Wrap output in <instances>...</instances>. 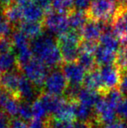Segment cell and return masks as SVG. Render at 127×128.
Listing matches in <instances>:
<instances>
[{
	"mask_svg": "<svg viewBox=\"0 0 127 128\" xmlns=\"http://www.w3.org/2000/svg\"><path fill=\"white\" fill-rule=\"evenodd\" d=\"M31 47L34 58L42 62L51 70L61 67L63 64L58 41L53 36L44 33L31 41Z\"/></svg>",
	"mask_w": 127,
	"mask_h": 128,
	"instance_id": "6da1fadb",
	"label": "cell"
},
{
	"mask_svg": "<svg viewBox=\"0 0 127 128\" xmlns=\"http://www.w3.org/2000/svg\"><path fill=\"white\" fill-rule=\"evenodd\" d=\"M63 63L77 62L82 39L78 32L68 30L57 38Z\"/></svg>",
	"mask_w": 127,
	"mask_h": 128,
	"instance_id": "7a4b0ae2",
	"label": "cell"
},
{
	"mask_svg": "<svg viewBox=\"0 0 127 128\" xmlns=\"http://www.w3.org/2000/svg\"><path fill=\"white\" fill-rule=\"evenodd\" d=\"M118 10L116 0H92L86 12L89 18L110 24Z\"/></svg>",
	"mask_w": 127,
	"mask_h": 128,
	"instance_id": "3957f363",
	"label": "cell"
},
{
	"mask_svg": "<svg viewBox=\"0 0 127 128\" xmlns=\"http://www.w3.org/2000/svg\"><path fill=\"white\" fill-rule=\"evenodd\" d=\"M20 71L26 78L41 92L51 69L42 62L33 58L29 63L21 68Z\"/></svg>",
	"mask_w": 127,
	"mask_h": 128,
	"instance_id": "277c9868",
	"label": "cell"
},
{
	"mask_svg": "<svg viewBox=\"0 0 127 128\" xmlns=\"http://www.w3.org/2000/svg\"><path fill=\"white\" fill-rule=\"evenodd\" d=\"M42 24L44 30L56 38L70 30L67 13L56 12L54 10L46 12Z\"/></svg>",
	"mask_w": 127,
	"mask_h": 128,
	"instance_id": "5b68a950",
	"label": "cell"
},
{
	"mask_svg": "<svg viewBox=\"0 0 127 128\" xmlns=\"http://www.w3.org/2000/svg\"><path fill=\"white\" fill-rule=\"evenodd\" d=\"M68 86V81L62 72L61 67H58L50 71L41 92L53 96L64 97Z\"/></svg>",
	"mask_w": 127,
	"mask_h": 128,
	"instance_id": "8992f818",
	"label": "cell"
},
{
	"mask_svg": "<svg viewBox=\"0 0 127 128\" xmlns=\"http://www.w3.org/2000/svg\"><path fill=\"white\" fill-rule=\"evenodd\" d=\"M11 40L13 43L14 52L17 57L18 69L20 70L23 66H25L33 58L31 47V41L18 30H14L11 36Z\"/></svg>",
	"mask_w": 127,
	"mask_h": 128,
	"instance_id": "52a82bcc",
	"label": "cell"
},
{
	"mask_svg": "<svg viewBox=\"0 0 127 128\" xmlns=\"http://www.w3.org/2000/svg\"><path fill=\"white\" fill-rule=\"evenodd\" d=\"M109 24H110L89 18L79 33L81 39L83 41L98 43Z\"/></svg>",
	"mask_w": 127,
	"mask_h": 128,
	"instance_id": "ba28073f",
	"label": "cell"
},
{
	"mask_svg": "<svg viewBox=\"0 0 127 128\" xmlns=\"http://www.w3.org/2000/svg\"><path fill=\"white\" fill-rule=\"evenodd\" d=\"M61 70L70 86L82 87L86 71L78 61L72 63H63L61 66Z\"/></svg>",
	"mask_w": 127,
	"mask_h": 128,
	"instance_id": "9c48e42d",
	"label": "cell"
},
{
	"mask_svg": "<svg viewBox=\"0 0 127 128\" xmlns=\"http://www.w3.org/2000/svg\"><path fill=\"white\" fill-rule=\"evenodd\" d=\"M111 28L122 46H127V8L119 9L111 22Z\"/></svg>",
	"mask_w": 127,
	"mask_h": 128,
	"instance_id": "30bf717a",
	"label": "cell"
},
{
	"mask_svg": "<svg viewBox=\"0 0 127 128\" xmlns=\"http://www.w3.org/2000/svg\"><path fill=\"white\" fill-rule=\"evenodd\" d=\"M78 106V100H66L63 106L57 111V112L51 118L58 122L72 124L76 121V110Z\"/></svg>",
	"mask_w": 127,
	"mask_h": 128,
	"instance_id": "8fae6325",
	"label": "cell"
},
{
	"mask_svg": "<svg viewBox=\"0 0 127 128\" xmlns=\"http://www.w3.org/2000/svg\"><path fill=\"white\" fill-rule=\"evenodd\" d=\"M99 71L102 83L104 86V90H105L104 94L106 92L118 87L119 77H120V71L115 64L102 66V67H99Z\"/></svg>",
	"mask_w": 127,
	"mask_h": 128,
	"instance_id": "7c38bea8",
	"label": "cell"
},
{
	"mask_svg": "<svg viewBox=\"0 0 127 128\" xmlns=\"http://www.w3.org/2000/svg\"><path fill=\"white\" fill-rule=\"evenodd\" d=\"M21 101L9 92L0 88V110L4 112L9 117L14 118L18 114Z\"/></svg>",
	"mask_w": 127,
	"mask_h": 128,
	"instance_id": "4fadbf2b",
	"label": "cell"
},
{
	"mask_svg": "<svg viewBox=\"0 0 127 128\" xmlns=\"http://www.w3.org/2000/svg\"><path fill=\"white\" fill-rule=\"evenodd\" d=\"M23 73L19 69L0 74V88L9 92L17 98L20 78Z\"/></svg>",
	"mask_w": 127,
	"mask_h": 128,
	"instance_id": "5bb4252c",
	"label": "cell"
},
{
	"mask_svg": "<svg viewBox=\"0 0 127 128\" xmlns=\"http://www.w3.org/2000/svg\"><path fill=\"white\" fill-rule=\"evenodd\" d=\"M82 87H84L85 89L98 92L101 95L104 94L105 90H104V86L103 83H102L101 75H100V71L98 66L96 67L95 69L86 72Z\"/></svg>",
	"mask_w": 127,
	"mask_h": 128,
	"instance_id": "9a60e30c",
	"label": "cell"
},
{
	"mask_svg": "<svg viewBox=\"0 0 127 128\" xmlns=\"http://www.w3.org/2000/svg\"><path fill=\"white\" fill-rule=\"evenodd\" d=\"M37 98L42 102L48 114L51 117H52L57 112V111L63 106V104L66 100L64 97L53 96V95H50L44 92H40Z\"/></svg>",
	"mask_w": 127,
	"mask_h": 128,
	"instance_id": "2e32d148",
	"label": "cell"
},
{
	"mask_svg": "<svg viewBox=\"0 0 127 128\" xmlns=\"http://www.w3.org/2000/svg\"><path fill=\"white\" fill-rule=\"evenodd\" d=\"M17 30L21 32L28 39L35 40L44 33V29L42 23L23 21L17 26Z\"/></svg>",
	"mask_w": 127,
	"mask_h": 128,
	"instance_id": "e0dca14e",
	"label": "cell"
},
{
	"mask_svg": "<svg viewBox=\"0 0 127 128\" xmlns=\"http://www.w3.org/2000/svg\"><path fill=\"white\" fill-rule=\"evenodd\" d=\"M68 17V24H69L70 30L80 33L82 28L89 19L86 12L78 10H72L67 13Z\"/></svg>",
	"mask_w": 127,
	"mask_h": 128,
	"instance_id": "ac0fdd59",
	"label": "cell"
},
{
	"mask_svg": "<svg viewBox=\"0 0 127 128\" xmlns=\"http://www.w3.org/2000/svg\"><path fill=\"white\" fill-rule=\"evenodd\" d=\"M118 52H115L112 49H109L103 46L98 44V48L95 53V60L97 66L102 67V66H111L115 64L116 56Z\"/></svg>",
	"mask_w": 127,
	"mask_h": 128,
	"instance_id": "d6986e66",
	"label": "cell"
},
{
	"mask_svg": "<svg viewBox=\"0 0 127 128\" xmlns=\"http://www.w3.org/2000/svg\"><path fill=\"white\" fill-rule=\"evenodd\" d=\"M22 10L24 21L42 23L45 16L44 10L32 1L22 7Z\"/></svg>",
	"mask_w": 127,
	"mask_h": 128,
	"instance_id": "ffe728a7",
	"label": "cell"
},
{
	"mask_svg": "<svg viewBox=\"0 0 127 128\" xmlns=\"http://www.w3.org/2000/svg\"><path fill=\"white\" fill-rule=\"evenodd\" d=\"M3 15L13 26H17L21 22L24 21L22 7L17 5L16 3H13L6 8H3Z\"/></svg>",
	"mask_w": 127,
	"mask_h": 128,
	"instance_id": "44dd1931",
	"label": "cell"
},
{
	"mask_svg": "<svg viewBox=\"0 0 127 128\" xmlns=\"http://www.w3.org/2000/svg\"><path fill=\"white\" fill-rule=\"evenodd\" d=\"M101 96L102 95L98 92L82 88L78 93L77 100L79 104L94 109V106L98 101V100L101 98Z\"/></svg>",
	"mask_w": 127,
	"mask_h": 128,
	"instance_id": "7402d4cb",
	"label": "cell"
},
{
	"mask_svg": "<svg viewBox=\"0 0 127 128\" xmlns=\"http://www.w3.org/2000/svg\"><path fill=\"white\" fill-rule=\"evenodd\" d=\"M17 69H18V66L15 52L0 54V72H8Z\"/></svg>",
	"mask_w": 127,
	"mask_h": 128,
	"instance_id": "603a6c76",
	"label": "cell"
},
{
	"mask_svg": "<svg viewBox=\"0 0 127 128\" xmlns=\"http://www.w3.org/2000/svg\"><path fill=\"white\" fill-rule=\"evenodd\" d=\"M31 111H32V116H33V120H47L48 118H51L49 114H48L47 111H46L45 107L42 102L37 98L33 103L31 104Z\"/></svg>",
	"mask_w": 127,
	"mask_h": 128,
	"instance_id": "cb8c5ba5",
	"label": "cell"
},
{
	"mask_svg": "<svg viewBox=\"0 0 127 128\" xmlns=\"http://www.w3.org/2000/svg\"><path fill=\"white\" fill-rule=\"evenodd\" d=\"M102 96L105 97V98L106 100V101L109 103V104H110L112 107H113L115 110L117 109L118 106L120 104V102L122 101V100L125 97L118 87L113 88V89L106 92L104 95H102Z\"/></svg>",
	"mask_w": 127,
	"mask_h": 128,
	"instance_id": "d4e9b609",
	"label": "cell"
},
{
	"mask_svg": "<svg viewBox=\"0 0 127 128\" xmlns=\"http://www.w3.org/2000/svg\"><path fill=\"white\" fill-rule=\"evenodd\" d=\"M74 0H52V10L69 13L74 10Z\"/></svg>",
	"mask_w": 127,
	"mask_h": 128,
	"instance_id": "484cf974",
	"label": "cell"
},
{
	"mask_svg": "<svg viewBox=\"0 0 127 128\" xmlns=\"http://www.w3.org/2000/svg\"><path fill=\"white\" fill-rule=\"evenodd\" d=\"M18 118L24 122H31L33 120V116H32V111H31V104L26 102L21 101L20 106H19L18 110Z\"/></svg>",
	"mask_w": 127,
	"mask_h": 128,
	"instance_id": "4316f807",
	"label": "cell"
},
{
	"mask_svg": "<svg viewBox=\"0 0 127 128\" xmlns=\"http://www.w3.org/2000/svg\"><path fill=\"white\" fill-rule=\"evenodd\" d=\"M13 32V26L5 18L3 14L0 15V38H10Z\"/></svg>",
	"mask_w": 127,
	"mask_h": 128,
	"instance_id": "83f0119b",
	"label": "cell"
},
{
	"mask_svg": "<svg viewBox=\"0 0 127 128\" xmlns=\"http://www.w3.org/2000/svg\"><path fill=\"white\" fill-rule=\"evenodd\" d=\"M115 64L119 70L127 68V46H122L119 50L116 56Z\"/></svg>",
	"mask_w": 127,
	"mask_h": 128,
	"instance_id": "f1b7e54d",
	"label": "cell"
},
{
	"mask_svg": "<svg viewBox=\"0 0 127 128\" xmlns=\"http://www.w3.org/2000/svg\"><path fill=\"white\" fill-rule=\"evenodd\" d=\"M14 52L13 43L10 38H0V54Z\"/></svg>",
	"mask_w": 127,
	"mask_h": 128,
	"instance_id": "f546056e",
	"label": "cell"
},
{
	"mask_svg": "<svg viewBox=\"0 0 127 128\" xmlns=\"http://www.w3.org/2000/svg\"><path fill=\"white\" fill-rule=\"evenodd\" d=\"M116 113L119 120L127 123V97H124L116 109Z\"/></svg>",
	"mask_w": 127,
	"mask_h": 128,
	"instance_id": "4dcf8cb0",
	"label": "cell"
},
{
	"mask_svg": "<svg viewBox=\"0 0 127 128\" xmlns=\"http://www.w3.org/2000/svg\"><path fill=\"white\" fill-rule=\"evenodd\" d=\"M119 71H120V77H119L118 88L125 97H127V68Z\"/></svg>",
	"mask_w": 127,
	"mask_h": 128,
	"instance_id": "1f68e13d",
	"label": "cell"
},
{
	"mask_svg": "<svg viewBox=\"0 0 127 128\" xmlns=\"http://www.w3.org/2000/svg\"><path fill=\"white\" fill-rule=\"evenodd\" d=\"M92 0H74V8L78 10L87 12Z\"/></svg>",
	"mask_w": 127,
	"mask_h": 128,
	"instance_id": "d6a6232c",
	"label": "cell"
},
{
	"mask_svg": "<svg viewBox=\"0 0 127 128\" xmlns=\"http://www.w3.org/2000/svg\"><path fill=\"white\" fill-rule=\"evenodd\" d=\"M51 118H48L47 120H32L29 123V128H48L49 122Z\"/></svg>",
	"mask_w": 127,
	"mask_h": 128,
	"instance_id": "836d02e7",
	"label": "cell"
},
{
	"mask_svg": "<svg viewBox=\"0 0 127 128\" xmlns=\"http://www.w3.org/2000/svg\"><path fill=\"white\" fill-rule=\"evenodd\" d=\"M32 2L37 4L46 12L52 10V0H32Z\"/></svg>",
	"mask_w": 127,
	"mask_h": 128,
	"instance_id": "e575fe53",
	"label": "cell"
},
{
	"mask_svg": "<svg viewBox=\"0 0 127 128\" xmlns=\"http://www.w3.org/2000/svg\"><path fill=\"white\" fill-rule=\"evenodd\" d=\"M9 128H29V126L26 124V122L21 120L18 118H14L10 120Z\"/></svg>",
	"mask_w": 127,
	"mask_h": 128,
	"instance_id": "d590c367",
	"label": "cell"
},
{
	"mask_svg": "<svg viewBox=\"0 0 127 128\" xmlns=\"http://www.w3.org/2000/svg\"><path fill=\"white\" fill-rule=\"evenodd\" d=\"M10 120V117H9L4 112L0 110V128H9Z\"/></svg>",
	"mask_w": 127,
	"mask_h": 128,
	"instance_id": "8d00e7d4",
	"label": "cell"
},
{
	"mask_svg": "<svg viewBox=\"0 0 127 128\" xmlns=\"http://www.w3.org/2000/svg\"><path fill=\"white\" fill-rule=\"evenodd\" d=\"M72 128H95L93 121H75L72 123Z\"/></svg>",
	"mask_w": 127,
	"mask_h": 128,
	"instance_id": "74e56055",
	"label": "cell"
},
{
	"mask_svg": "<svg viewBox=\"0 0 127 128\" xmlns=\"http://www.w3.org/2000/svg\"><path fill=\"white\" fill-rule=\"evenodd\" d=\"M102 128H127V123L119 120V118H117L112 123L108 124V125L105 126Z\"/></svg>",
	"mask_w": 127,
	"mask_h": 128,
	"instance_id": "f35d334b",
	"label": "cell"
},
{
	"mask_svg": "<svg viewBox=\"0 0 127 128\" xmlns=\"http://www.w3.org/2000/svg\"><path fill=\"white\" fill-rule=\"evenodd\" d=\"M49 128H72V124L62 123V122L55 121L52 118L49 123Z\"/></svg>",
	"mask_w": 127,
	"mask_h": 128,
	"instance_id": "ab89813d",
	"label": "cell"
},
{
	"mask_svg": "<svg viewBox=\"0 0 127 128\" xmlns=\"http://www.w3.org/2000/svg\"><path fill=\"white\" fill-rule=\"evenodd\" d=\"M116 2H117L119 10L127 8V0H116Z\"/></svg>",
	"mask_w": 127,
	"mask_h": 128,
	"instance_id": "60d3db41",
	"label": "cell"
},
{
	"mask_svg": "<svg viewBox=\"0 0 127 128\" xmlns=\"http://www.w3.org/2000/svg\"><path fill=\"white\" fill-rule=\"evenodd\" d=\"M32 0H15V3L17 5H19L20 7H24V5H26L27 4L31 3Z\"/></svg>",
	"mask_w": 127,
	"mask_h": 128,
	"instance_id": "b9f144b4",
	"label": "cell"
},
{
	"mask_svg": "<svg viewBox=\"0 0 127 128\" xmlns=\"http://www.w3.org/2000/svg\"><path fill=\"white\" fill-rule=\"evenodd\" d=\"M0 6H1V4H0Z\"/></svg>",
	"mask_w": 127,
	"mask_h": 128,
	"instance_id": "7bdbcfd3",
	"label": "cell"
},
{
	"mask_svg": "<svg viewBox=\"0 0 127 128\" xmlns=\"http://www.w3.org/2000/svg\"><path fill=\"white\" fill-rule=\"evenodd\" d=\"M0 73H1V72H0Z\"/></svg>",
	"mask_w": 127,
	"mask_h": 128,
	"instance_id": "ee69618b",
	"label": "cell"
}]
</instances>
